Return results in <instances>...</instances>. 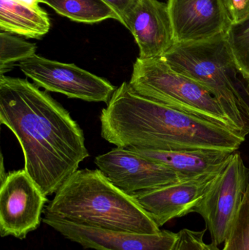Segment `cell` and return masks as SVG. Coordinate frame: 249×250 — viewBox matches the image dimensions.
Returning a JSON list of instances; mask_svg holds the SVG:
<instances>
[{"label": "cell", "mask_w": 249, "mask_h": 250, "mask_svg": "<svg viewBox=\"0 0 249 250\" xmlns=\"http://www.w3.org/2000/svg\"><path fill=\"white\" fill-rule=\"evenodd\" d=\"M0 123L16 135L25 171L45 196L56 193L89 157L77 122L27 79L0 76Z\"/></svg>", "instance_id": "1"}, {"label": "cell", "mask_w": 249, "mask_h": 250, "mask_svg": "<svg viewBox=\"0 0 249 250\" xmlns=\"http://www.w3.org/2000/svg\"><path fill=\"white\" fill-rule=\"evenodd\" d=\"M100 123L102 138L119 148L236 151L246 138L229 128L141 96L127 82L115 89L102 110Z\"/></svg>", "instance_id": "2"}, {"label": "cell", "mask_w": 249, "mask_h": 250, "mask_svg": "<svg viewBox=\"0 0 249 250\" xmlns=\"http://www.w3.org/2000/svg\"><path fill=\"white\" fill-rule=\"evenodd\" d=\"M44 216L92 227L156 233L161 229L131 195L99 169L77 170L58 188Z\"/></svg>", "instance_id": "3"}, {"label": "cell", "mask_w": 249, "mask_h": 250, "mask_svg": "<svg viewBox=\"0 0 249 250\" xmlns=\"http://www.w3.org/2000/svg\"><path fill=\"white\" fill-rule=\"evenodd\" d=\"M162 59L194 81L218 101L237 132L249 134V79L235 62L226 33L209 39L175 42Z\"/></svg>", "instance_id": "4"}, {"label": "cell", "mask_w": 249, "mask_h": 250, "mask_svg": "<svg viewBox=\"0 0 249 250\" xmlns=\"http://www.w3.org/2000/svg\"><path fill=\"white\" fill-rule=\"evenodd\" d=\"M128 83L134 92L141 96L235 131L210 92L197 82L174 70L161 57H138L133 65Z\"/></svg>", "instance_id": "5"}, {"label": "cell", "mask_w": 249, "mask_h": 250, "mask_svg": "<svg viewBox=\"0 0 249 250\" xmlns=\"http://www.w3.org/2000/svg\"><path fill=\"white\" fill-rule=\"evenodd\" d=\"M249 169L239 152H234L194 212L204 219L211 243H225L247 190Z\"/></svg>", "instance_id": "6"}, {"label": "cell", "mask_w": 249, "mask_h": 250, "mask_svg": "<svg viewBox=\"0 0 249 250\" xmlns=\"http://www.w3.org/2000/svg\"><path fill=\"white\" fill-rule=\"evenodd\" d=\"M26 77L47 92L61 93L69 98L108 104L116 88L106 79L75 64L33 57L18 64Z\"/></svg>", "instance_id": "7"}, {"label": "cell", "mask_w": 249, "mask_h": 250, "mask_svg": "<svg viewBox=\"0 0 249 250\" xmlns=\"http://www.w3.org/2000/svg\"><path fill=\"white\" fill-rule=\"evenodd\" d=\"M47 196L23 170L7 173L0 187V235L24 239L40 225Z\"/></svg>", "instance_id": "8"}, {"label": "cell", "mask_w": 249, "mask_h": 250, "mask_svg": "<svg viewBox=\"0 0 249 250\" xmlns=\"http://www.w3.org/2000/svg\"><path fill=\"white\" fill-rule=\"evenodd\" d=\"M66 239L95 250H175L179 233L161 230L156 233L92 227L44 216L42 220Z\"/></svg>", "instance_id": "9"}, {"label": "cell", "mask_w": 249, "mask_h": 250, "mask_svg": "<svg viewBox=\"0 0 249 250\" xmlns=\"http://www.w3.org/2000/svg\"><path fill=\"white\" fill-rule=\"evenodd\" d=\"M95 163L110 182L130 195L185 179L130 148L117 147L96 157Z\"/></svg>", "instance_id": "10"}, {"label": "cell", "mask_w": 249, "mask_h": 250, "mask_svg": "<svg viewBox=\"0 0 249 250\" xmlns=\"http://www.w3.org/2000/svg\"><path fill=\"white\" fill-rule=\"evenodd\" d=\"M222 169L131 196L161 228L172 219L194 212Z\"/></svg>", "instance_id": "11"}, {"label": "cell", "mask_w": 249, "mask_h": 250, "mask_svg": "<svg viewBox=\"0 0 249 250\" xmlns=\"http://www.w3.org/2000/svg\"><path fill=\"white\" fill-rule=\"evenodd\" d=\"M175 42L209 39L232 24L224 0H168Z\"/></svg>", "instance_id": "12"}, {"label": "cell", "mask_w": 249, "mask_h": 250, "mask_svg": "<svg viewBox=\"0 0 249 250\" xmlns=\"http://www.w3.org/2000/svg\"><path fill=\"white\" fill-rule=\"evenodd\" d=\"M125 26L138 45L139 58L162 57L175 43L168 4L159 0H137Z\"/></svg>", "instance_id": "13"}, {"label": "cell", "mask_w": 249, "mask_h": 250, "mask_svg": "<svg viewBox=\"0 0 249 250\" xmlns=\"http://www.w3.org/2000/svg\"><path fill=\"white\" fill-rule=\"evenodd\" d=\"M130 149L143 157L164 165L185 179L220 170L235 152L232 150L216 148Z\"/></svg>", "instance_id": "14"}, {"label": "cell", "mask_w": 249, "mask_h": 250, "mask_svg": "<svg viewBox=\"0 0 249 250\" xmlns=\"http://www.w3.org/2000/svg\"><path fill=\"white\" fill-rule=\"evenodd\" d=\"M51 21L40 7L15 0H0L1 32L38 39L49 32Z\"/></svg>", "instance_id": "15"}, {"label": "cell", "mask_w": 249, "mask_h": 250, "mask_svg": "<svg viewBox=\"0 0 249 250\" xmlns=\"http://www.w3.org/2000/svg\"><path fill=\"white\" fill-rule=\"evenodd\" d=\"M55 10L56 13L74 21L96 23L107 19L120 22L117 13L103 0H38Z\"/></svg>", "instance_id": "16"}, {"label": "cell", "mask_w": 249, "mask_h": 250, "mask_svg": "<svg viewBox=\"0 0 249 250\" xmlns=\"http://www.w3.org/2000/svg\"><path fill=\"white\" fill-rule=\"evenodd\" d=\"M35 44L26 42L10 33H0V76L10 71L15 63L27 60L35 55Z\"/></svg>", "instance_id": "17"}, {"label": "cell", "mask_w": 249, "mask_h": 250, "mask_svg": "<svg viewBox=\"0 0 249 250\" xmlns=\"http://www.w3.org/2000/svg\"><path fill=\"white\" fill-rule=\"evenodd\" d=\"M221 250H249V180L247 190Z\"/></svg>", "instance_id": "18"}, {"label": "cell", "mask_w": 249, "mask_h": 250, "mask_svg": "<svg viewBox=\"0 0 249 250\" xmlns=\"http://www.w3.org/2000/svg\"><path fill=\"white\" fill-rule=\"evenodd\" d=\"M226 35L235 62L249 79V16L232 23Z\"/></svg>", "instance_id": "19"}, {"label": "cell", "mask_w": 249, "mask_h": 250, "mask_svg": "<svg viewBox=\"0 0 249 250\" xmlns=\"http://www.w3.org/2000/svg\"><path fill=\"white\" fill-rule=\"evenodd\" d=\"M206 230L195 231L190 229H182L175 250H206V244L203 240Z\"/></svg>", "instance_id": "20"}, {"label": "cell", "mask_w": 249, "mask_h": 250, "mask_svg": "<svg viewBox=\"0 0 249 250\" xmlns=\"http://www.w3.org/2000/svg\"><path fill=\"white\" fill-rule=\"evenodd\" d=\"M232 23L249 16V0H224Z\"/></svg>", "instance_id": "21"}, {"label": "cell", "mask_w": 249, "mask_h": 250, "mask_svg": "<svg viewBox=\"0 0 249 250\" xmlns=\"http://www.w3.org/2000/svg\"><path fill=\"white\" fill-rule=\"evenodd\" d=\"M114 11L120 19V23L125 26V19L130 10L134 7L137 0H103Z\"/></svg>", "instance_id": "22"}, {"label": "cell", "mask_w": 249, "mask_h": 250, "mask_svg": "<svg viewBox=\"0 0 249 250\" xmlns=\"http://www.w3.org/2000/svg\"><path fill=\"white\" fill-rule=\"evenodd\" d=\"M15 1L28 4V5L32 6V7H39V2L38 0H15Z\"/></svg>", "instance_id": "23"}, {"label": "cell", "mask_w": 249, "mask_h": 250, "mask_svg": "<svg viewBox=\"0 0 249 250\" xmlns=\"http://www.w3.org/2000/svg\"><path fill=\"white\" fill-rule=\"evenodd\" d=\"M206 250H221L219 247L213 244H206Z\"/></svg>", "instance_id": "24"}]
</instances>
